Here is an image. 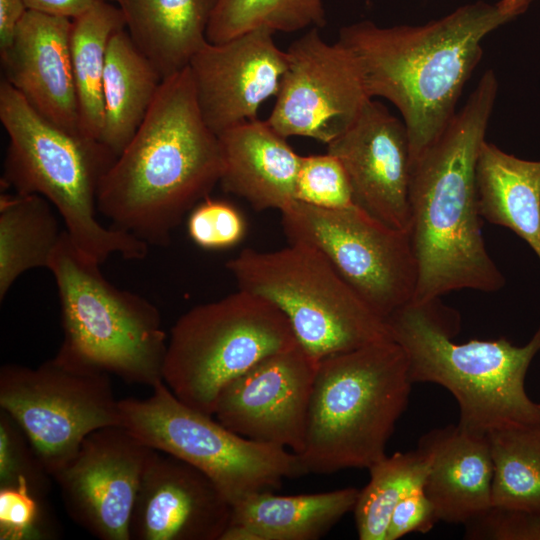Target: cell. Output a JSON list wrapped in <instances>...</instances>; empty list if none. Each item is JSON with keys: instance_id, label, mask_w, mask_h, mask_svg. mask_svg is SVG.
<instances>
[{"instance_id": "cell-1", "label": "cell", "mask_w": 540, "mask_h": 540, "mask_svg": "<svg viewBox=\"0 0 540 540\" xmlns=\"http://www.w3.org/2000/svg\"><path fill=\"white\" fill-rule=\"evenodd\" d=\"M498 82L486 71L439 137L411 164L410 237L418 266L413 302L451 291L495 292L505 278L489 255L476 184Z\"/></svg>"}, {"instance_id": "cell-2", "label": "cell", "mask_w": 540, "mask_h": 540, "mask_svg": "<svg viewBox=\"0 0 540 540\" xmlns=\"http://www.w3.org/2000/svg\"><path fill=\"white\" fill-rule=\"evenodd\" d=\"M218 135L200 111L189 67L162 80L132 139L103 177L98 211L112 227L166 246L186 214L219 183Z\"/></svg>"}, {"instance_id": "cell-3", "label": "cell", "mask_w": 540, "mask_h": 540, "mask_svg": "<svg viewBox=\"0 0 540 540\" xmlns=\"http://www.w3.org/2000/svg\"><path fill=\"white\" fill-rule=\"evenodd\" d=\"M522 14L502 0L477 1L424 25L344 26L338 41L356 56L370 98L389 100L405 125L411 164L456 114L466 82L480 62L482 40Z\"/></svg>"}, {"instance_id": "cell-4", "label": "cell", "mask_w": 540, "mask_h": 540, "mask_svg": "<svg viewBox=\"0 0 540 540\" xmlns=\"http://www.w3.org/2000/svg\"><path fill=\"white\" fill-rule=\"evenodd\" d=\"M388 334L404 350L414 383L446 388L460 409L459 425L472 433L516 425H540V405L524 387L529 366L540 351V326L524 346L506 338L452 340L459 317L439 298L410 302L385 320Z\"/></svg>"}, {"instance_id": "cell-5", "label": "cell", "mask_w": 540, "mask_h": 540, "mask_svg": "<svg viewBox=\"0 0 540 540\" xmlns=\"http://www.w3.org/2000/svg\"><path fill=\"white\" fill-rule=\"evenodd\" d=\"M0 120L9 138L2 188L46 198L73 243L99 264L113 254L128 260L147 256L148 244L103 226L97 218L99 187L117 158L114 153L44 117L5 79L0 83Z\"/></svg>"}, {"instance_id": "cell-6", "label": "cell", "mask_w": 540, "mask_h": 540, "mask_svg": "<svg viewBox=\"0 0 540 540\" xmlns=\"http://www.w3.org/2000/svg\"><path fill=\"white\" fill-rule=\"evenodd\" d=\"M412 384L407 356L391 338L320 359L296 454L303 475L369 468L385 457Z\"/></svg>"}, {"instance_id": "cell-7", "label": "cell", "mask_w": 540, "mask_h": 540, "mask_svg": "<svg viewBox=\"0 0 540 540\" xmlns=\"http://www.w3.org/2000/svg\"><path fill=\"white\" fill-rule=\"evenodd\" d=\"M63 231L48 269L54 275L64 339L57 354L130 384L163 380L168 337L157 307L110 283Z\"/></svg>"}, {"instance_id": "cell-8", "label": "cell", "mask_w": 540, "mask_h": 540, "mask_svg": "<svg viewBox=\"0 0 540 540\" xmlns=\"http://www.w3.org/2000/svg\"><path fill=\"white\" fill-rule=\"evenodd\" d=\"M238 289L273 303L316 360L390 338L379 317L327 258L304 243L243 249L226 262Z\"/></svg>"}, {"instance_id": "cell-9", "label": "cell", "mask_w": 540, "mask_h": 540, "mask_svg": "<svg viewBox=\"0 0 540 540\" xmlns=\"http://www.w3.org/2000/svg\"><path fill=\"white\" fill-rule=\"evenodd\" d=\"M298 345L273 303L238 289L178 318L168 338L163 381L184 404L213 416L217 397L230 381Z\"/></svg>"}, {"instance_id": "cell-10", "label": "cell", "mask_w": 540, "mask_h": 540, "mask_svg": "<svg viewBox=\"0 0 540 540\" xmlns=\"http://www.w3.org/2000/svg\"><path fill=\"white\" fill-rule=\"evenodd\" d=\"M121 426L145 445L206 474L233 506L247 496L278 489L302 476L297 455L245 438L180 401L165 382L147 398L119 400Z\"/></svg>"}, {"instance_id": "cell-11", "label": "cell", "mask_w": 540, "mask_h": 540, "mask_svg": "<svg viewBox=\"0 0 540 540\" xmlns=\"http://www.w3.org/2000/svg\"><path fill=\"white\" fill-rule=\"evenodd\" d=\"M0 407L24 432L53 478L93 431L121 426L108 373L56 354L36 368L0 369Z\"/></svg>"}, {"instance_id": "cell-12", "label": "cell", "mask_w": 540, "mask_h": 540, "mask_svg": "<svg viewBox=\"0 0 540 540\" xmlns=\"http://www.w3.org/2000/svg\"><path fill=\"white\" fill-rule=\"evenodd\" d=\"M280 213L288 242L320 251L383 320L413 301L418 266L409 231L357 205L330 209L295 200Z\"/></svg>"}, {"instance_id": "cell-13", "label": "cell", "mask_w": 540, "mask_h": 540, "mask_svg": "<svg viewBox=\"0 0 540 540\" xmlns=\"http://www.w3.org/2000/svg\"><path fill=\"white\" fill-rule=\"evenodd\" d=\"M287 67L267 123L281 136H302L326 145L358 118L370 98L353 52L325 42L311 28L291 43Z\"/></svg>"}, {"instance_id": "cell-14", "label": "cell", "mask_w": 540, "mask_h": 540, "mask_svg": "<svg viewBox=\"0 0 540 540\" xmlns=\"http://www.w3.org/2000/svg\"><path fill=\"white\" fill-rule=\"evenodd\" d=\"M154 451L123 426L90 433L53 479L71 519L101 540H130L129 525Z\"/></svg>"}, {"instance_id": "cell-15", "label": "cell", "mask_w": 540, "mask_h": 540, "mask_svg": "<svg viewBox=\"0 0 540 540\" xmlns=\"http://www.w3.org/2000/svg\"><path fill=\"white\" fill-rule=\"evenodd\" d=\"M317 367L300 345L270 355L220 391L213 416L245 438L300 454Z\"/></svg>"}, {"instance_id": "cell-16", "label": "cell", "mask_w": 540, "mask_h": 540, "mask_svg": "<svg viewBox=\"0 0 540 540\" xmlns=\"http://www.w3.org/2000/svg\"><path fill=\"white\" fill-rule=\"evenodd\" d=\"M273 34L260 28L222 43L207 42L190 61L200 111L215 134L257 119L259 107L276 97L287 52Z\"/></svg>"}, {"instance_id": "cell-17", "label": "cell", "mask_w": 540, "mask_h": 540, "mask_svg": "<svg viewBox=\"0 0 540 540\" xmlns=\"http://www.w3.org/2000/svg\"><path fill=\"white\" fill-rule=\"evenodd\" d=\"M327 152L342 163L355 205L394 229L410 230L411 155L403 121L371 99Z\"/></svg>"}, {"instance_id": "cell-18", "label": "cell", "mask_w": 540, "mask_h": 540, "mask_svg": "<svg viewBox=\"0 0 540 540\" xmlns=\"http://www.w3.org/2000/svg\"><path fill=\"white\" fill-rule=\"evenodd\" d=\"M232 505L193 465L152 452L131 515L130 540H221Z\"/></svg>"}, {"instance_id": "cell-19", "label": "cell", "mask_w": 540, "mask_h": 540, "mask_svg": "<svg viewBox=\"0 0 540 540\" xmlns=\"http://www.w3.org/2000/svg\"><path fill=\"white\" fill-rule=\"evenodd\" d=\"M71 26L72 19L27 9L0 57L3 79L34 109L58 126L82 133Z\"/></svg>"}, {"instance_id": "cell-20", "label": "cell", "mask_w": 540, "mask_h": 540, "mask_svg": "<svg viewBox=\"0 0 540 540\" xmlns=\"http://www.w3.org/2000/svg\"><path fill=\"white\" fill-rule=\"evenodd\" d=\"M417 449L428 460L424 492L439 521L465 524L492 507L488 435L448 425L424 434Z\"/></svg>"}, {"instance_id": "cell-21", "label": "cell", "mask_w": 540, "mask_h": 540, "mask_svg": "<svg viewBox=\"0 0 540 540\" xmlns=\"http://www.w3.org/2000/svg\"><path fill=\"white\" fill-rule=\"evenodd\" d=\"M223 170L219 184L257 211L280 212L296 200L301 156L267 121L251 120L218 135Z\"/></svg>"}, {"instance_id": "cell-22", "label": "cell", "mask_w": 540, "mask_h": 540, "mask_svg": "<svg viewBox=\"0 0 540 540\" xmlns=\"http://www.w3.org/2000/svg\"><path fill=\"white\" fill-rule=\"evenodd\" d=\"M359 490L276 495L253 493L232 506L221 540H316L353 511Z\"/></svg>"}, {"instance_id": "cell-23", "label": "cell", "mask_w": 540, "mask_h": 540, "mask_svg": "<svg viewBox=\"0 0 540 540\" xmlns=\"http://www.w3.org/2000/svg\"><path fill=\"white\" fill-rule=\"evenodd\" d=\"M132 41L162 79L189 66L208 42L217 0H113Z\"/></svg>"}, {"instance_id": "cell-24", "label": "cell", "mask_w": 540, "mask_h": 540, "mask_svg": "<svg viewBox=\"0 0 540 540\" xmlns=\"http://www.w3.org/2000/svg\"><path fill=\"white\" fill-rule=\"evenodd\" d=\"M476 184L483 220L512 230L540 260V161L518 158L485 140Z\"/></svg>"}, {"instance_id": "cell-25", "label": "cell", "mask_w": 540, "mask_h": 540, "mask_svg": "<svg viewBox=\"0 0 540 540\" xmlns=\"http://www.w3.org/2000/svg\"><path fill=\"white\" fill-rule=\"evenodd\" d=\"M162 80L126 28L113 34L103 77L104 123L100 143L116 156L144 120Z\"/></svg>"}, {"instance_id": "cell-26", "label": "cell", "mask_w": 540, "mask_h": 540, "mask_svg": "<svg viewBox=\"0 0 540 540\" xmlns=\"http://www.w3.org/2000/svg\"><path fill=\"white\" fill-rule=\"evenodd\" d=\"M64 230L38 194L0 196V301L24 272L48 268Z\"/></svg>"}, {"instance_id": "cell-27", "label": "cell", "mask_w": 540, "mask_h": 540, "mask_svg": "<svg viewBox=\"0 0 540 540\" xmlns=\"http://www.w3.org/2000/svg\"><path fill=\"white\" fill-rule=\"evenodd\" d=\"M125 28L120 8L102 1L72 19L70 50L82 133L100 142L104 123L103 77L111 37Z\"/></svg>"}, {"instance_id": "cell-28", "label": "cell", "mask_w": 540, "mask_h": 540, "mask_svg": "<svg viewBox=\"0 0 540 540\" xmlns=\"http://www.w3.org/2000/svg\"><path fill=\"white\" fill-rule=\"evenodd\" d=\"M487 435L493 462L492 507L540 511V425L509 426Z\"/></svg>"}, {"instance_id": "cell-29", "label": "cell", "mask_w": 540, "mask_h": 540, "mask_svg": "<svg viewBox=\"0 0 540 540\" xmlns=\"http://www.w3.org/2000/svg\"><path fill=\"white\" fill-rule=\"evenodd\" d=\"M428 460L418 449L385 456L368 469L370 480L359 490L354 507L360 540H386L392 513L399 502L424 488Z\"/></svg>"}, {"instance_id": "cell-30", "label": "cell", "mask_w": 540, "mask_h": 540, "mask_svg": "<svg viewBox=\"0 0 540 540\" xmlns=\"http://www.w3.org/2000/svg\"><path fill=\"white\" fill-rule=\"evenodd\" d=\"M325 25L322 0H217L206 38L222 43L260 28L275 33Z\"/></svg>"}, {"instance_id": "cell-31", "label": "cell", "mask_w": 540, "mask_h": 540, "mask_svg": "<svg viewBox=\"0 0 540 540\" xmlns=\"http://www.w3.org/2000/svg\"><path fill=\"white\" fill-rule=\"evenodd\" d=\"M296 200L330 209L355 205L349 178L340 160L328 152L301 156Z\"/></svg>"}, {"instance_id": "cell-32", "label": "cell", "mask_w": 540, "mask_h": 540, "mask_svg": "<svg viewBox=\"0 0 540 540\" xmlns=\"http://www.w3.org/2000/svg\"><path fill=\"white\" fill-rule=\"evenodd\" d=\"M51 479L24 432L0 410V487L24 484L44 498Z\"/></svg>"}, {"instance_id": "cell-33", "label": "cell", "mask_w": 540, "mask_h": 540, "mask_svg": "<svg viewBox=\"0 0 540 540\" xmlns=\"http://www.w3.org/2000/svg\"><path fill=\"white\" fill-rule=\"evenodd\" d=\"M187 232L189 238L203 249H226L243 239L246 222L232 204L208 197L190 211Z\"/></svg>"}, {"instance_id": "cell-34", "label": "cell", "mask_w": 540, "mask_h": 540, "mask_svg": "<svg viewBox=\"0 0 540 540\" xmlns=\"http://www.w3.org/2000/svg\"><path fill=\"white\" fill-rule=\"evenodd\" d=\"M43 499L24 484L0 487V539L51 538Z\"/></svg>"}, {"instance_id": "cell-35", "label": "cell", "mask_w": 540, "mask_h": 540, "mask_svg": "<svg viewBox=\"0 0 540 540\" xmlns=\"http://www.w3.org/2000/svg\"><path fill=\"white\" fill-rule=\"evenodd\" d=\"M464 525L469 540H540V511L491 507Z\"/></svg>"}, {"instance_id": "cell-36", "label": "cell", "mask_w": 540, "mask_h": 540, "mask_svg": "<svg viewBox=\"0 0 540 540\" xmlns=\"http://www.w3.org/2000/svg\"><path fill=\"white\" fill-rule=\"evenodd\" d=\"M438 521L435 508L424 488L416 490L402 499L394 509L386 540H397L412 532L426 533Z\"/></svg>"}, {"instance_id": "cell-37", "label": "cell", "mask_w": 540, "mask_h": 540, "mask_svg": "<svg viewBox=\"0 0 540 540\" xmlns=\"http://www.w3.org/2000/svg\"><path fill=\"white\" fill-rule=\"evenodd\" d=\"M113 0H23L28 10L75 19L94 5Z\"/></svg>"}, {"instance_id": "cell-38", "label": "cell", "mask_w": 540, "mask_h": 540, "mask_svg": "<svg viewBox=\"0 0 540 540\" xmlns=\"http://www.w3.org/2000/svg\"><path fill=\"white\" fill-rule=\"evenodd\" d=\"M26 11L23 0H0V52L11 44L16 27Z\"/></svg>"}, {"instance_id": "cell-39", "label": "cell", "mask_w": 540, "mask_h": 540, "mask_svg": "<svg viewBox=\"0 0 540 540\" xmlns=\"http://www.w3.org/2000/svg\"><path fill=\"white\" fill-rule=\"evenodd\" d=\"M508 5L513 8L526 11L531 0H504Z\"/></svg>"}, {"instance_id": "cell-40", "label": "cell", "mask_w": 540, "mask_h": 540, "mask_svg": "<svg viewBox=\"0 0 540 540\" xmlns=\"http://www.w3.org/2000/svg\"><path fill=\"white\" fill-rule=\"evenodd\" d=\"M540 405V404H539Z\"/></svg>"}]
</instances>
